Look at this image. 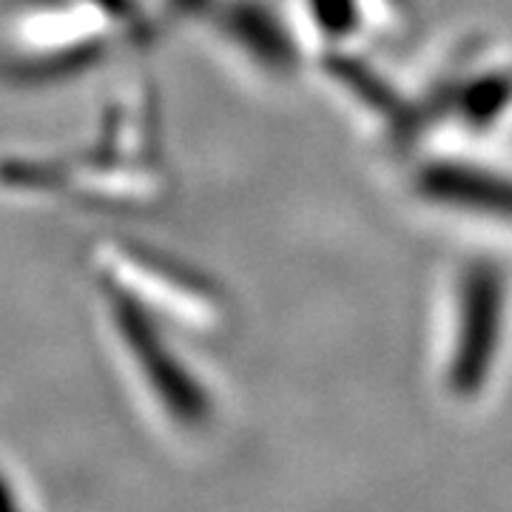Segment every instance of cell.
I'll return each instance as SVG.
<instances>
[{
    "label": "cell",
    "instance_id": "277c9868",
    "mask_svg": "<svg viewBox=\"0 0 512 512\" xmlns=\"http://www.w3.org/2000/svg\"><path fill=\"white\" fill-rule=\"evenodd\" d=\"M313 18L319 20L333 35H345L359 20L356 0H311Z\"/></svg>",
    "mask_w": 512,
    "mask_h": 512
},
{
    "label": "cell",
    "instance_id": "7a4b0ae2",
    "mask_svg": "<svg viewBox=\"0 0 512 512\" xmlns=\"http://www.w3.org/2000/svg\"><path fill=\"white\" fill-rule=\"evenodd\" d=\"M424 197L512 220V180L458 163L427 165L419 174Z\"/></svg>",
    "mask_w": 512,
    "mask_h": 512
},
{
    "label": "cell",
    "instance_id": "3957f363",
    "mask_svg": "<svg viewBox=\"0 0 512 512\" xmlns=\"http://www.w3.org/2000/svg\"><path fill=\"white\" fill-rule=\"evenodd\" d=\"M512 100V77L510 74H487L476 83H470L458 109L464 114L467 123H473L476 128H484L493 123L501 111L510 106Z\"/></svg>",
    "mask_w": 512,
    "mask_h": 512
},
{
    "label": "cell",
    "instance_id": "6da1fadb",
    "mask_svg": "<svg viewBox=\"0 0 512 512\" xmlns=\"http://www.w3.org/2000/svg\"><path fill=\"white\" fill-rule=\"evenodd\" d=\"M458 305V336L447 382L458 396H473L493 370L504 325V282L493 265L478 262L467 268Z\"/></svg>",
    "mask_w": 512,
    "mask_h": 512
}]
</instances>
